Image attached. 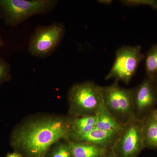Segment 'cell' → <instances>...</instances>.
<instances>
[{"mask_svg":"<svg viewBox=\"0 0 157 157\" xmlns=\"http://www.w3.org/2000/svg\"><path fill=\"white\" fill-rule=\"evenodd\" d=\"M117 82L103 86V101L107 110L121 124L124 125L136 118L134 104V89L121 87Z\"/></svg>","mask_w":157,"mask_h":157,"instance_id":"3","label":"cell"},{"mask_svg":"<svg viewBox=\"0 0 157 157\" xmlns=\"http://www.w3.org/2000/svg\"><path fill=\"white\" fill-rule=\"evenodd\" d=\"M98 2L103 4V5H109L112 4L113 1H111V0H99V1H98Z\"/></svg>","mask_w":157,"mask_h":157,"instance_id":"20","label":"cell"},{"mask_svg":"<svg viewBox=\"0 0 157 157\" xmlns=\"http://www.w3.org/2000/svg\"><path fill=\"white\" fill-rule=\"evenodd\" d=\"M151 113L155 119L157 121V108L153 110Z\"/></svg>","mask_w":157,"mask_h":157,"instance_id":"21","label":"cell"},{"mask_svg":"<svg viewBox=\"0 0 157 157\" xmlns=\"http://www.w3.org/2000/svg\"><path fill=\"white\" fill-rule=\"evenodd\" d=\"M147 77L153 78L157 75V44H154L145 56Z\"/></svg>","mask_w":157,"mask_h":157,"instance_id":"14","label":"cell"},{"mask_svg":"<svg viewBox=\"0 0 157 157\" xmlns=\"http://www.w3.org/2000/svg\"><path fill=\"white\" fill-rule=\"evenodd\" d=\"M97 119L96 115L84 116L73 118L70 140H75L92 131L95 128Z\"/></svg>","mask_w":157,"mask_h":157,"instance_id":"10","label":"cell"},{"mask_svg":"<svg viewBox=\"0 0 157 157\" xmlns=\"http://www.w3.org/2000/svg\"><path fill=\"white\" fill-rule=\"evenodd\" d=\"M97 122L95 128L107 131L121 132L123 125L121 124L107 110L104 103L96 114Z\"/></svg>","mask_w":157,"mask_h":157,"instance_id":"12","label":"cell"},{"mask_svg":"<svg viewBox=\"0 0 157 157\" xmlns=\"http://www.w3.org/2000/svg\"><path fill=\"white\" fill-rule=\"evenodd\" d=\"M3 45V42L2 41V39H1V38H0V46L1 45Z\"/></svg>","mask_w":157,"mask_h":157,"instance_id":"24","label":"cell"},{"mask_svg":"<svg viewBox=\"0 0 157 157\" xmlns=\"http://www.w3.org/2000/svg\"><path fill=\"white\" fill-rule=\"evenodd\" d=\"M152 8L157 11V0H155L154 5Z\"/></svg>","mask_w":157,"mask_h":157,"instance_id":"23","label":"cell"},{"mask_svg":"<svg viewBox=\"0 0 157 157\" xmlns=\"http://www.w3.org/2000/svg\"><path fill=\"white\" fill-rule=\"evenodd\" d=\"M103 86L91 82L74 85L68 94L70 112L76 117L96 115L104 103Z\"/></svg>","mask_w":157,"mask_h":157,"instance_id":"2","label":"cell"},{"mask_svg":"<svg viewBox=\"0 0 157 157\" xmlns=\"http://www.w3.org/2000/svg\"><path fill=\"white\" fill-rule=\"evenodd\" d=\"M50 157H73L68 142L57 145L52 151Z\"/></svg>","mask_w":157,"mask_h":157,"instance_id":"15","label":"cell"},{"mask_svg":"<svg viewBox=\"0 0 157 157\" xmlns=\"http://www.w3.org/2000/svg\"><path fill=\"white\" fill-rule=\"evenodd\" d=\"M152 78L153 80L154 83L155 85V86L157 90V75L156 76H155V77H154L153 78Z\"/></svg>","mask_w":157,"mask_h":157,"instance_id":"22","label":"cell"},{"mask_svg":"<svg viewBox=\"0 0 157 157\" xmlns=\"http://www.w3.org/2000/svg\"><path fill=\"white\" fill-rule=\"evenodd\" d=\"M144 136L145 147H157V121L152 113L143 119Z\"/></svg>","mask_w":157,"mask_h":157,"instance_id":"13","label":"cell"},{"mask_svg":"<svg viewBox=\"0 0 157 157\" xmlns=\"http://www.w3.org/2000/svg\"><path fill=\"white\" fill-rule=\"evenodd\" d=\"M157 104V90L152 78L147 77L134 88V104L135 116L140 119Z\"/></svg>","mask_w":157,"mask_h":157,"instance_id":"8","label":"cell"},{"mask_svg":"<svg viewBox=\"0 0 157 157\" xmlns=\"http://www.w3.org/2000/svg\"><path fill=\"white\" fill-rule=\"evenodd\" d=\"M56 3L52 0H1L0 7L8 22L15 25L35 14L48 12Z\"/></svg>","mask_w":157,"mask_h":157,"instance_id":"5","label":"cell"},{"mask_svg":"<svg viewBox=\"0 0 157 157\" xmlns=\"http://www.w3.org/2000/svg\"><path fill=\"white\" fill-rule=\"evenodd\" d=\"M145 56L140 45L122 46L116 52L114 63L105 79H114L128 84Z\"/></svg>","mask_w":157,"mask_h":157,"instance_id":"4","label":"cell"},{"mask_svg":"<svg viewBox=\"0 0 157 157\" xmlns=\"http://www.w3.org/2000/svg\"><path fill=\"white\" fill-rule=\"evenodd\" d=\"M73 157H101L107 150L91 144L81 141H68Z\"/></svg>","mask_w":157,"mask_h":157,"instance_id":"11","label":"cell"},{"mask_svg":"<svg viewBox=\"0 0 157 157\" xmlns=\"http://www.w3.org/2000/svg\"><path fill=\"white\" fill-rule=\"evenodd\" d=\"M121 132L104 131L94 128L86 135L73 141L86 142L109 150L113 148L119 137Z\"/></svg>","mask_w":157,"mask_h":157,"instance_id":"9","label":"cell"},{"mask_svg":"<svg viewBox=\"0 0 157 157\" xmlns=\"http://www.w3.org/2000/svg\"><path fill=\"white\" fill-rule=\"evenodd\" d=\"M73 118L46 117L29 122L13 135L12 145L29 157H44L62 139L70 140Z\"/></svg>","mask_w":157,"mask_h":157,"instance_id":"1","label":"cell"},{"mask_svg":"<svg viewBox=\"0 0 157 157\" xmlns=\"http://www.w3.org/2000/svg\"><path fill=\"white\" fill-rule=\"evenodd\" d=\"M9 68L5 62L0 59V81H4L9 78Z\"/></svg>","mask_w":157,"mask_h":157,"instance_id":"17","label":"cell"},{"mask_svg":"<svg viewBox=\"0 0 157 157\" xmlns=\"http://www.w3.org/2000/svg\"><path fill=\"white\" fill-rule=\"evenodd\" d=\"M143 119L135 118L124 126L113 151L117 157H135L144 147Z\"/></svg>","mask_w":157,"mask_h":157,"instance_id":"6","label":"cell"},{"mask_svg":"<svg viewBox=\"0 0 157 157\" xmlns=\"http://www.w3.org/2000/svg\"><path fill=\"white\" fill-rule=\"evenodd\" d=\"M155 0H124L121 2L124 5L129 6H141L153 7Z\"/></svg>","mask_w":157,"mask_h":157,"instance_id":"16","label":"cell"},{"mask_svg":"<svg viewBox=\"0 0 157 157\" xmlns=\"http://www.w3.org/2000/svg\"><path fill=\"white\" fill-rule=\"evenodd\" d=\"M101 157H117L112 150H107L104 155H102Z\"/></svg>","mask_w":157,"mask_h":157,"instance_id":"18","label":"cell"},{"mask_svg":"<svg viewBox=\"0 0 157 157\" xmlns=\"http://www.w3.org/2000/svg\"><path fill=\"white\" fill-rule=\"evenodd\" d=\"M64 34L63 25L56 23L38 28L31 38L29 50L32 54L44 57L51 53Z\"/></svg>","mask_w":157,"mask_h":157,"instance_id":"7","label":"cell"},{"mask_svg":"<svg viewBox=\"0 0 157 157\" xmlns=\"http://www.w3.org/2000/svg\"><path fill=\"white\" fill-rule=\"evenodd\" d=\"M6 157H23L22 155L20 153L15 152L9 154Z\"/></svg>","mask_w":157,"mask_h":157,"instance_id":"19","label":"cell"}]
</instances>
